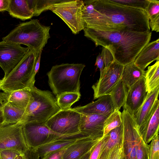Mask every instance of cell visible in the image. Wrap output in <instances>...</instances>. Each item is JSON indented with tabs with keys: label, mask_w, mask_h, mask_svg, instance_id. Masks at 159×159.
Instances as JSON below:
<instances>
[{
	"label": "cell",
	"mask_w": 159,
	"mask_h": 159,
	"mask_svg": "<svg viewBox=\"0 0 159 159\" xmlns=\"http://www.w3.org/2000/svg\"><path fill=\"white\" fill-rule=\"evenodd\" d=\"M83 4V0H62L53 5L49 10L61 18L76 34L84 28L82 13Z\"/></svg>",
	"instance_id": "cell-7"
},
{
	"label": "cell",
	"mask_w": 159,
	"mask_h": 159,
	"mask_svg": "<svg viewBox=\"0 0 159 159\" xmlns=\"http://www.w3.org/2000/svg\"><path fill=\"white\" fill-rule=\"evenodd\" d=\"M148 94L144 76L129 89L123 106L124 109L134 116L144 102Z\"/></svg>",
	"instance_id": "cell-14"
},
{
	"label": "cell",
	"mask_w": 159,
	"mask_h": 159,
	"mask_svg": "<svg viewBox=\"0 0 159 159\" xmlns=\"http://www.w3.org/2000/svg\"><path fill=\"white\" fill-rule=\"evenodd\" d=\"M81 97L80 92H65L56 96L57 102L61 110L70 109L71 106L78 101Z\"/></svg>",
	"instance_id": "cell-29"
},
{
	"label": "cell",
	"mask_w": 159,
	"mask_h": 159,
	"mask_svg": "<svg viewBox=\"0 0 159 159\" xmlns=\"http://www.w3.org/2000/svg\"><path fill=\"white\" fill-rule=\"evenodd\" d=\"M0 159H1V157H0Z\"/></svg>",
	"instance_id": "cell-49"
},
{
	"label": "cell",
	"mask_w": 159,
	"mask_h": 159,
	"mask_svg": "<svg viewBox=\"0 0 159 159\" xmlns=\"http://www.w3.org/2000/svg\"><path fill=\"white\" fill-rule=\"evenodd\" d=\"M36 151L34 149L28 148L15 159H36Z\"/></svg>",
	"instance_id": "cell-39"
},
{
	"label": "cell",
	"mask_w": 159,
	"mask_h": 159,
	"mask_svg": "<svg viewBox=\"0 0 159 159\" xmlns=\"http://www.w3.org/2000/svg\"><path fill=\"white\" fill-rule=\"evenodd\" d=\"M4 123H21L24 117L25 109L16 107L8 102L2 105Z\"/></svg>",
	"instance_id": "cell-25"
},
{
	"label": "cell",
	"mask_w": 159,
	"mask_h": 159,
	"mask_svg": "<svg viewBox=\"0 0 159 159\" xmlns=\"http://www.w3.org/2000/svg\"><path fill=\"white\" fill-rule=\"evenodd\" d=\"M123 159H125V158H124Z\"/></svg>",
	"instance_id": "cell-50"
},
{
	"label": "cell",
	"mask_w": 159,
	"mask_h": 159,
	"mask_svg": "<svg viewBox=\"0 0 159 159\" xmlns=\"http://www.w3.org/2000/svg\"><path fill=\"white\" fill-rule=\"evenodd\" d=\"M122 125L110 131L103 137L98 159H107L114 147L120 141L122 136Z\"/></svg>",
	"instance_id": "cell-22"
},
{
	"label": "cell",
	"mask_w": 159,
	"mask_h": 159,
	"mask_svg": "<svg viewBox=\"0 0 159 159\" xmlns=\"http://www.w3.org/2000/svg\"><path fill=\"white\" fill-rule=\"evenodd\" d=\"M123 66L114 61L104 69L99 80L92 87L94 92V99L110 94L121 79Z\"/></svg>",
	"instance_id": "cell-12"
},
{
	"label": "cell",
	"mask_w": 159,
	"mask_h": 159,
	"mask_svg": "<svg viewBox=\"0 0 159 159\" xmlns=\"http://www.w3.org/2000/svg\"><path fill=\"white\" fill-rule=\"evenodd\" d=\"M81 114L71 108L57 112L45 123L47 126L54 132L63 134L80 132V125Z\"/></svg>",
	"instance_id": "cell-8"
},
{
	"label": "cell",
	"mask_w": 159,
	"mask_h": 159,
	"mask_svg": "<svg viewBox=\"0 0 159 159\" xmlns=\"http://www.w3.org/2000/svg\"><path fill=\"white\" fill-rule=\"evenodd\" d=\"M10 0H0V12L7 11L9 8Z\"/></svg>",
	"instance_id": "cell-42"
},
{
	"label": "cell",
	"mask_w": 159,
	"mask_h": 159,
	"mask_svg": "<svg viewBox=\"0 0 159 159\" xmlns=\"http://www.w3.org/2000/svg\"><path fill=\"white\" fill-rule=\"evenodd\" d=\"M128 89L121 79L112 89L110 94L116 109L119 110L123 106Z\"/></svg>",
	"instance_id": "cell-28"
},
{
	"label": "cell",
	"mask_w": 159,
	"mask_h": 159,
	"mask_svg": "<svg viewBox=\"0 0 159 159\" xmlns=\"http://www.w3.org/2000/svg\"><path fill=\"white\" fill-rule=\"evenodd\" d=\"M93 148L84 154L78 159H89L91 153Z\"/></svg>",
	"instance_id": "cell-45"
},
{
	"label": "cell",
	"mask_w": 159,
	"mask_h": 159,
	"mask_svg": "<svg viewBox=\"0 0 159 159\" xmlns=\"http://www.w3.org/2000/svg\"><path fill=\"white\" fill-rule=\"evenodd\" d=\"M159 92V86L148 93L144 102L133 116L140 133L143 129L151 116L154 104L158 99Z\"/></svg>",
	"instance_id": "cell-18"
},
{
	"label": "cell",
	"mask_w": 159,
	"mask_h": 159,
	"mask_svg": "<svg viewBox=\"0 0 159 159\" xmlns=\"http://www.w3.org/2000/svg\"><path fill=\"white\" fill-rule=\"evenodd\" d=\"M82 114L110 115L116 109L111 95L108 94L98 98L97 100L84 106L71 108Z\"/></svg>",
	"instance_id": "cell-16"
},
{
	"label": "cell",
	"mask_w": 159,
	"mask_h": 159,
	"mask_svg": "<svg viewBox=\"0 0 159 159\" xmlns=\"http://www.w3.org/2000/svg\"><path fill=\"white\" fill-rule=\"evenodd\" d=\"M102 139L94 147L91 153L89 159H98L102 143Z\"/></svg>",
	"instance_id": "cell-40"
},
{
	"label": "cell",
	"mask_w": 159,
	"mask_h": 159,
	"mask_svg": "<svg viewBox=\"0 0 159 159\" xmlns=\"http://www.w3.org/2000/svg\"><path fill=\"white\" fill-rule=\"evenodd\" d=\"M83 1L84 28L125 30L140 33L150 31L149 19L144 10L116 3L110 0Z\"/></svg>",
	"instance_id": "cell-1"
},
{
	"label": "cell",
	"mask_w": 159,
	"mask_h": 159,
	"mask_svg": "<svg viewBox=\"0 0 159 159\" xmlns=\"http://www.w3.org/2000/svg\"><path fill=\"white\" fill-rule=\"evenodd\" d=\"M122 136L125 159H136L135 131L138 126L133 116L126 109L121 113Z\"/></svg>",
	"instance_id": "cell-13"
},
{
	"label": "cell",
	"mask_w": 159,
	"mask_h": 159,
	"mask_svg": "<svg viewBox=\"0 0 159 159\" xmlns=\"http://www.w3.org/2000/svg\"><path fill=\"white\" fill-rule=\"evenodd\" d=\"M145 75V71L136 66L134 61L124 66L121 79L129 89Z\"/></svg>",
	"instance_id": "cell-24"
},
{
	"label": "cell",
	"mask_w": 159,
	"mask_h": 159,
	"mask_svg": "<svg viewBox=\"0 0 159 159\" xmlns=\"http://www.w3.org/2000/svg\"><path fill=\"white\" fill-rule=\"evenodd\" d=\"M62 0H27L29 6L33 11L34 16H39L43 12L49 10L53 5Z\"/></svg>",
	"instance_id": "cell-30"
},
{
	"label": "cell",
	"mask_w": 159,
	"mask_h": 159,
	"mask_svg": "<svg viewBox=\"0 0 159 159\" xmlns=\"http://www.w3.org/2000/svg\"><path fill=\"white\" fill-rule=\"evenodd\" d=\"M23 153L17 150L10 149L1 151L0 155L1 159H15Z\"/></svg>",
	"instance_id": "cell-38"
},
{
	"label": "cell",
	"mask_w": 159,
	"mask_h": 159,
	"mask_svg": "<svg viewBox=\"0 0 159 159\" xmlns=\"http://www.w3.org/2000/svg\"><path fill=\"white\" fill-rule=\"evenodd\" d=\"M9 95V94L4 92H0V103L2 105L3 102H7Z\"/></svg>",
	"instance_id": "cell-43"
},
{
	"label": "cell",
	"mask_w": 159,
	"mask_h": 159,
	"mask_svg": "<svg viewBox=\"0 0 159 159\" xmlns=\"http://www.w3.org/2000/svg\"><path fill=\"white\" fill-rule=\"evenodd\" d=\"M159 126V100L157 99L154 104L151 116L143 129L140 133L144 141L149 143L158 134Z\"/></svg>",
	"instance_id": "cell-21"
},
{
	"label": "cell",
	"mask_w": 159,
	"mask_h": 159,
	"mask_svg": "<svg viewBox=\"0 0 159 159\" xmlns=\"http://www.w3.org/2000/svg\"><path fill=\"white\" fill-rule=\"evenodd\" d=\"M84 36L96 47L108 49L114 61L124 66L134 61L143 48L149 42L152 32L144 33L125 30H101L85 28Z\"/></svg>",
	"instance_id": "cell-2"
},
{
	"label": "cell",
	"mask_w": 159,
	"mask_h": 159,
	"mask_svg": "<svg viewBox=\"0 0 159 159\" xmlns=\"http://www.w3.org/2000/svg\"><path fill=\"white\" fill-rule=\"evenodd\" d=\"M80 129L95 139L102 138L105 122L110 115L81 114Z\"/></svg>",
	"instance_id": "cell-15"
},
{
	"label": "cell",
	"mask_w": 159,
	"mask_h": 159,
	"mask_svg": "<svg viewBox=\"0 0 159 159\" xmlns=\"http://www.w3.org/2000/svg\"><path fill=\"white\" fill-rule=\"evenodd\" d=\"M102 139L88 137L77 141L66 148L62 159H78L93 148Z\"/></svg>",
	"instance_id": "cell-20"
},
{
	"label": "cell",
	"mask_w": 159,
	"mask_h": 159,
	"mask_svg": "<svg viewBox=\"0 0 159 159\" xmlns=\"http://www.w3.org/2000/svg\"><path fill=\"white\" fill-rule=\"evenodd\" d=\"M159 60V39L148 43L134 61L135 64L143 71L154 61Z\"/></svg>",
	"instance_id": "cell-19"
},
{
	"label": "cell",
	"mask_w": 159,
	"mask_h": 159,
	"mask_svg": "<svg viewBox=\"0 0 159 159\" xmlns=\"http://www.w3.org/2000/svg\"><path fill=\"white\" fill-rule=\"evenodd\" d=\"M113 2L124 6L139 9L145 11L150 0H110Z\"/></svg>",
	"instance_id": "cell-34"
},
{
	"label": "cell",
	"mask_w": 159,
	"mask_h": 159,
	"mask_svg": "<svg viewBox=\"0 0 159 159\" xmlns=\"http://www.w3.org/2000/svg\"><path fill=\"white\" fill-rule=\"evenodd\" d=\"M2 80L0 79V90L1 89V84H2Z\"/></svg>",
	"instance_id": "cell-47"
},
{
	"label": "cell",
	"mask_w": 159,
	"mask_h": 159,
	"mask_svg": "<svg viewBox=\"0 0 159 159\" xmlns=\"http://www.w3.org/2000/svg\"><path fill=\"white\" fill-rule=\"evenodd\" d=\"M88 137L89 136L84 134L69 138H53L39 145L34 149L38 152L39 154L42 156L44 159L50 154L66 148L77 141Z\"/></svg>",
	"instance_id": "cell-17"
},
{
	"label": "cell",
	"mask_w": 159,
	"mask_h": 159,
	"mask_svg": "<svg viewBox=\"0 0 159 159\" xmlns=\"http://www.w3.org/2000/svg\"><path fill=\"white\" fill-rule=\"evenodd\" d=\"M114 61L111 52L108 49L102 47L101 53L96 57L95 64L100 70V76L102 75L104 69Z\"/></svg>",
	"instance_id": "cell-32"
},
{
	"label": "cell",
	"mask_w": 159,
	"mask_h": 159,
	"mask_svg": "<svg viewBox=\"0 0 159 159\" xmlns=\"http://www.w3.org/2000/svg\"><path fill=\"white\" fill-rule=\"evenodd\" d=\"M149 145V155L150 159H159V135L157 134Z\"/></svg>",
	"instance_id": "cell-37"
},
{
	"label": "cell",
	"mask_w": 159,
	"mask_h": 159,
	"mask_svg": "<svg viewBox=\"0 0 159 159\" xmlns=\"http://www.w3.org/2000/svg\"><path fill=\"white\" fill-rule=\"evenodd\" d=\"M39 53L29 48L20 61L2 80L1 89L3 92L9 94L15 90L31 88L34 86L35 66Z\"/></svg>",
	"instance_id": "cell-4"
},
{
	"label": "cell",
	"mask_w": 159,
	"mask_h": 159,
	"mask_svg": "<svg viewBox=\"0 0 159 159\" xmlns=\"http://www.w3.org/2000/svg\"><path fill=\"white\" fill-rule=\"evenodd\" d=\"M29 49L20 44L2 40L0 41V66L5 78L22 60Z\"/></svg>",
	"instance_id": "cell-11"
},
{
	"label": "cell",
	"mask_w": 159,
	"mask_h": 159,
	"mask_svg": "<svg viewBox=\"0 0 159 159\" xmlns=\"http://www.w3.org/2000/svg\"><path fill=\"white\" fill-rule=\"evenodd\" d=\"M145 78L148 93L159 86V60L148 67L145 71Z\"/></svg>",
	"instance_id": "cell-27"
},
{
	"label": "cell",
	"mask_w": 159,
	"mask_h": 159,
	"mask_svg": "<svg viewBox=\"0 0 159 159\" xmlns=\"http://www.w3.org/2000/svg\"><path fill=\"white\" fill-rule=\"evenodd\" d=\"M30 98L25 109L22 123L36 122L45 123L61 110L52 93L43 90L34 86L30 89Z\"/></svg>",
	"instance_id": "cell-6"
},
{
	"label": "cell",
	"mask_w": 159,
	"mask_h": 159,
	"mask_svg": "<svg viewBox=\"0 0 159 159\" xmlns=\"http://www.w3.org/2000/svg\"><path fill=\"white\" fill-rule=\"evenodd\" d=\"M66 148L54 152L47 156L44 159H62Z\"/></svg>",
	"instance_id": "cell-41"
},
{
	"label": "cell",
	"mask_w": 159,
	"mask_h": 159,
	"mask_svg": "<svg viewBox=\"0 0 159 159\" xmlns=\"http://www.w3.org/2000/svg\"><path fill=\"white\" fill-rule=\"evenodd\" d=\"M23 123H7L0 125V152L14 149L23 153L28 149L25 141Z\"/></svg>",
	"instance_id": "cell-10"
},
{
	"label": "cell",
	"mask_w": 159,
	"mask_h": 159,
	"mask_svg": "<svg viewBox=\"0 0 159 159\" xmlns=\"http://www.w3.org/2000/svg\"><path fill=\"white\" fill-rule=\"evenodd\" d=\"M145 11L148 14L149 21L159 20V1L150 0Z\"/></svg>",
	"instance_id": "cell-35"
},
{
	"label": "cell",
	"mask_w": 159,
	"mask_h": 159,
	"mask_svg": "<svg viewBox=\"0 0 159 159\" xmlns=\"http://www.w3.org/2000/svg\"><path fill=\"white\" fill-rule=\"evenodd\" d=\"M22 129L25 143L29 148L34 149L41 142L48 138H66L75 136L76 134H63L48 128L45 123L30 122L23 123Z\"/></svg>",
	"instance_id": "cell-9"
},
{
	"label": "cell",
	"mask_w": 159,
	"mask_h": 159,
	"mask_svg": "<svg viewBox=\"0 0 159 159\" xmlns=\"http://www.w3.org/2000/svg\"><path fill=\"white\" fill-rule=\"evenodd\" d=\"M42 52V51H41L39 52L36 63L35 68V75L38 72L39 69Z\"/></svg>",
	"instance_id": "cell-44"
},
{
	"label": "cell",
	"mask_w": 159,
	"mask_h": 159,
	"mask_svg": "<svg viewBox=\"0 0 159 159\" xmlns=\"http://www.w3.org/2000/svg\"><path fill=\"white\" fill-rule=\"evenodd\" d=\"M124 158L123 138L122 136L120 141L111 150L107 159H123Z\"/></svg>",
	"instance_id": "cell-36"
},
{
	"label": "cell",
	"mask_w": 159,
	"mask_h": 159,
	"mask_svg": "<svg viewBox=\"0 0 159 159\" xmlns=\"http://www.w3.org/2000/svg\"><path fill=\"white\" fill-rule=\"evenodd\" d=\"M122 123L121 113L119 110L116 109L110 115L105 122L102 138L111 130L120 126Z\"/></svg>",
	"instance_id": "cell-31"
},
{
	"label": "cell",
	"mask_w": 159,
	"mask_h": 159,
	"mask_svg": "<svg viewBox=\"0 0 159 159\" xmlns=\"http://www.w3.org/2000/svg\"><path fill=\"white\" fill-rule=\"evenodd\" d=\"M4 122V118L2 104L0 103V125Z\"/></svg>",
	"instance_id": "cell-46"
},
{
	"label": "cell",
	"mask_w": 159,
	"mask_h": 159,
	"mask_svg": "<svg viewBox=\"0 0 159 159\" xmlns=\"http://www.w3.org/2000/svg\"><path fill=\"white\" fill-rule=\"evenodd\" d=\"M148 159H150V158H149V154H148Z\"/></svg>",
	"instance_id": "cell-48"
},
{
	"label": "cell",
	"mask_w": 159,
	"mask_h": 159,
	"mask_svg": "<svg viewBox=\"0 0 159 159\" xmlns=\"http://www.w3.org/2000/svg\"><path fill=\"white\" fill-rule=\"evenodd\" d=\"M30 89L26 88L12 92L9 93L7 101L16 107L25 109L30 100Z\"/></svg>",
	"instance_id": "cell-26"
},
{
	"label": "cell",
	"mask_w": 159,
	"mask_h": 159,
	"mask_svg": "<svg viewBox=\"0 0 159 159\" xmlns=\"http://www.w3.org/2000/svg\"><path fill=\"white\" fill-rule=\"evenodd\" d=\"M7 11L12 16L25 20L33 16L27 0H10Z\"/></svg>",
	"instance_id": "cell-23"
},
{
	"label": "cell",
	"mask_w": 159,
	"mask_h": 159,
	"mask_svg": "<svg viewBox=\"0 0 159 159\" xmlns=\"http://www.w3.org/2000/svg\"><path fill=\"white\" fill-rule=\"evenodd\" d=\"M50 26L40 23L38 19L21 23L13 30L2 40L27 46L30 49L39 52L50 38Z\"/></svg>",
	"instance_id": "cell-3"
},
{
	"label": "cell",
	"mask_w": 159,
	"mask_h": 159,
	"mask_svg": "<svg viewBox=\"0 0 159 159\" xmlns=\"http://www.w3.org/2000/svg\"><path fill=\"white\" fill-rule=\"evenodd\" d=\"M83 64L65 63L52 66L47 73L48 83L55 95L65 92H80Z\"/></svg>",
	"instance_id": "cell-5"
},
{
	"label": "cell",
	"mask_w": 159,
	"mask_h": 159,
	"mask_svg": "<svg viewBox=\"0 0 159 159\" xmlns=\"http://www.w3.org/2000/svg\"><path fill=\"white\" fill-rule=\"evenodd\" d=\"M136 159H148L149 145L144 141L138 127L135 131Z\"/></svg>",
	"instance_id": "cell-33"
}]
</instances>
